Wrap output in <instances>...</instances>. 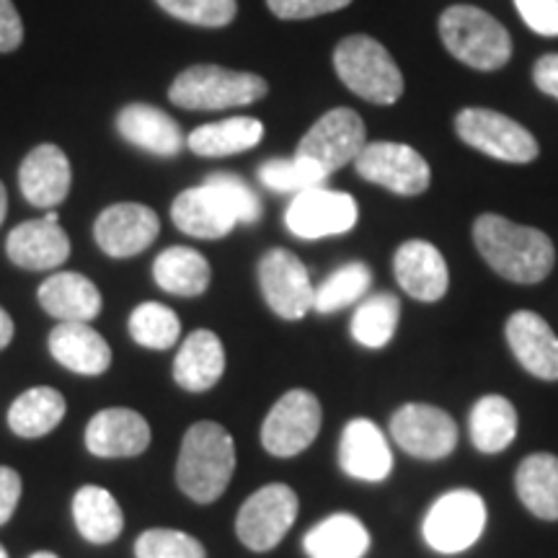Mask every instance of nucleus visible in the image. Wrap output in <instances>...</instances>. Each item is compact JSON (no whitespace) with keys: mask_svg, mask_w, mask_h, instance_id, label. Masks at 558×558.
<instances>
[{"mask_svg":"<svg viewBox=\"0 0 558 558\" xmlns=\"http://www.w3.org/2000/svg\"><path fill=\"white\" fill-rule=\"evenodd\" d=\"M367 145L365 122L354 109L339 107L326 111L298 143L295 156L316 163L326 177L339 171L341 166L354 163L362 148Z\"/></svg>","mask_w":558,"mask_h":558,"instance_id":"9d476101","label":"nucleus"},{"mask_svg":"<svg viewBox=\"0 0 558 558\" xmlns=\"http://www.w3.org/2000/svg\"><path fill=\"white\" fill-rule=\"evenodd\" d=\"M21 494H24V481L21 473L11 465H0V527L9 525L13 512L19 509Z\"/></svg>","mask_w":558,"mask_h":558,"instance_id":"37998d69","label":"nucleus"},{"mask_svg":"<svg viewBox=\"0 0 558 558\" xmlns=\"http://www.w3.org/2000/svg\"><path fill=\"white\" fill-rule=\"evenodd\" d=\"M5 213H9V194H5V186L0 184V226H3Z\"/></svg>","mask_w":558,"mask_h":558,"instance_id":"de8ad7c7","label":"nucleus"},{"mask_svg":"<svg viewBox=\"0 0 558 558\" xmlns=\"http://www.w3.org/2000/svg\"><path fill=\"white\" fill-rule=\"evenodd\" d=\"M73 522L83 541L109 546L122 535L124 512L109 488L86 484L73 497Z\"/></svg>","mask_w":558,"mask_h":558,"instance_id":"bb28decb","label":"nucleus"},{"mask_svg":"<svg viewBox=\"0 0 558 558\" xmlns=\"http://www.w3.org/2000/svg\"><path fill=\"white\" fill-rule=\"evenodd\" d=\"M354 169L369 184H378L401 197H416L427 192L432 181L429 163L422 153L411 145L390 143V140L367 143L354 160Z\"/></svg>","mask_w":558,"mask_h":558,"instance_id":"9b49d317","label":"nucleus"},{"mask_svg":"<svg viewBox=\"0 0 558 558\" xmlns=\"http://www.w3.org/2000/svg\"><path fill=\"white\" fill-rule=\"evenodd\" d=\"M117 130L135 148H143L153 156L173 158L184 150V132L173 117L163 109L148 107V104H130L117 117Z\"/></svg>","mask_w":558,"mask_h":558,"instance_id":"a878e982","label":"nucleus"},{"mask_svg":"<svg viewBox=\"0 0 558 558\" xmlns=\"http://www.w3.org/2000/svg\"><path fill=\"white\" fill-rule=\"evenodd\" d=\"M303 548L308 558H365L369 533L354 514H329L305 533Z\"/></svg>","mask_w":558,"mask_h":558,"instance_id":"cd10ccee","label":"nucleus"},{"mask_svg":"<svg viewBox=\"0 0 558 558\" xmlns=\"http://www.w3.org/2000/svg\"><path fill=\"white\" fill-rule=\"evenodd\" d=\"M264 124L254 117H230V120L202 124L186 137L192 153L205 158H222L246 153L262 143Z\"/></svg>","mask_w":558,"mask_h":558,"instance_id":"2f4dec72","label":"nucleus"},{"mask_svg":"<svg viewBox=\"0 0 558 558\" xmlns=\"http://www.w3.org/2000/svg\"><path fill=\"white\" fill-rule=\"evenodd\" d=\"M70 181H73V171H70L68 156L50 143L37 145L19 169L21 194L34 207H58L68 197Z\"/></svg>","mask_w":558,"mask_h":558,"instance_id":"5701e85b","label":"nucleus"},{"mask_svg":"<svg viewBox=\"0 0 558 558\" xmlns=\"http://www.w3.org/2000/svg\"><path fill=\"white\" fill-rule=\"evenodd\" d=\"M439 37L452 58L484 73L505 68L512 58L509 32L476 5H450L439 16Z\"/></svg>","mask_w":558,"mask_h":558,"instance_id":"7ed1b4c3","label":"nucleus"},{"mask_svg":"<svg viewBox=\"0 0 558 558\" xmlns=\"http://www.w3.org/2000/svg\"><path fill=\"white\" fill-rule=\"evenodd\" d=\"M171 220L181 233L205 241L226 239L239 226V218L228 202L207 184L181 192L171 205Z\"/></svg>","mask_w":558,"mask_h":558,"instance_id":"412c9836","label":"nucleus"},{"mask_svg":"<svg viewBox=\"0 0 558 558\" xmlns=\"http://www.w3.org/2000/svg\"><path fill=\"white\" fill-rule=\"evenodd\" d=\"M269 94L267 81L256 73H241L220 65H194L177 75L169 99L181 109L215 111L230 107H248Z\"/></svg>","mask_w":558,"mask_h":558,"instance_id":"39448f33","label":"nucleus"},{"mask_svg":"<svg viewBox=\"0 0 558 558\" xmlns=\"http://www.w3.org/2000/svg\"><path fill=\"white\" fill-rule=\"evenodd\" d=\"M0 558H11V556H9V550L3 548V543H0Z\"/></svg>","mask_w":558,"mask_h":558,"instance_id":"8fccbe9b","label":"nucleus"},{"mask_svg":"<svg viewBox=\"0 0 558 558\" xmlns=\"http://www.w3.org/2000/svg\"><path fill=\"white\" fill-rule=\"evenodd\" d=\"M339 465L347 476L378 484L393 471L390 445L380 427L369 418H352L339 439Z\"/></svg>","mask_w":558,"mask_h":558,"instance_id":"a211bd4d","label":"nucleus"},{"mask_svg":"<svg viewBox=\"0 0 558 558\" xmlns=\"http://www.w3.org/2000/svg\"><path fill=\"white\" fill-rule=\"evenodd\" d=\"M68 414V401L58 388L34 386L19 396L9 409V429L16 437H47L62 424Z\"/></svg>","mask_w":558,"mask_h":558,"instance_id":"c85d7f7f","label":"nucleus"},{"mask_svg":"<svg viewBox=\"0 0 558 558\" xmlns=\"http://www.w3.org/2000/svg\"><path fill=\"white\" fill-rule=\"evenodd\" d=\"M298 494L288 484H267L243 501L235 518V535L254 554L277 548L298 520Z\"/></svg>","mask_w":558,"mask_h":558,"instance_id":"6e6552de","label":"nucleus"},{"mask_svg":"<svg viewBox=\"0 0 558 558\" xmlns=\"http://www.w3.org/2000/svg\"><path fill=\"white\" fill-rule=\"evenodd\" d=\"M205 184L213 186V190L228 202V207L233 209L239 222L254 226V222L262 220L259 194L251 190V186L241 177H235V173H228V171L209 173V177L205 179Z\"/></svg>","mask_w":558,"mask_h":558,"instance_id":"ea45409f","label":"nucleus"},{"mask_svg":"<svg viewBox=\"0 0 558 558\" xmlns=\"http://www.w3.org/2000/svg\"><path fill=\"white\" fill-rule=\"evenodd\" d=\"M150 424L140 411L111 407L88 418L83 445L96 458H137L150 448Z\"/></svg>","mask_w":558,"mask_h":558,"instance_id":"dca6fc26","label":"nucleus"},{"mask_svg":"<svg viewBox=\"0 0 558 558\" xmlns=\"http://www.w3.org/2000/svg\"><path fill=\"white\" fill-rule=\"evenodd\" d=\"M486 527V505L471 488H456L442 494L429 507L422 522L424 541L442 556H456L476 546Z\"/></svg>","mask_w":558,"mask_h":558,"instance_id":"0eeeda50","label":"nucleus"},{"mask_svg":"<svg viewBox=\"0 0 558 558\" xmlns=\"http://www.w3.org/2000/svg\"><path fill=\"white\" fill-rule=\"evenodd\" d=\"M37 300L60 324H90L104 308L101 290L78 271H54L39 284Z\"/></svg>","mask_w":558,"mask_h":558,"instance_id":"4be33fe9","label":"nucleus"},{"mask_svg":"<svg viewBox=\"0 0 558 558\" xmlns=\"http://www.w3.org/2000/svg\"><path fill=\"white\" fill-rule=\"evenodd\" d=\"M324 411L311 390L295 388L282 393L262 424V445L275 458H295L316 442Z\"/></svg>","mask_w":558,"mask_h":558,"instance_id":"1a4fd4ad","label":"nucleus"},{"mask_svg":"<svg viewBox=\"0 0 558 558\" xmlns=\"http://www.w3.org/2000/svg\"><path fill=\"white\" fill-rule=\"evenodd\" d=\"M29 558H60V556L52 554V550H37V554H32Z\"/></svg>","mask_w":558,"mask_h":558,"instance_id":"09e8293b","label":"nucleus"},{"mask_svg":"<svg viewBox=\"0 0 558 558\" xmlns=\"http://www.w3.org/2000/svg\"><path fill=\"white\" fill-rule=\"evenodd\" d=\"M259 288L267 305L284 320H300L313 311V288L308 269L288 248H271L259 259Z\"/></svg>","mask_w":558,"mask_h":558,"instance_id":"ddd939ff","label":"nucleus"},{"mask_svg":"<svg viewBox=\"0 0 558 558\" xmlns=\"http://www.w3.org/2000/svg\"><path fill=\"white\" fill-rule=\"evenodd\" d=\"M226 373V347L209 329H197L184 339L173 360V380L186 393H207Z\"/></svg>","mask_w":558,"mask_h":558,"instance_id":"393cba45","label":"nucleus"},{"mask_svg":"<svg viewBox=\"0 0 558 558\" xmlns=\"http://www.w3.org/2000/svg\"><path fill=\"white\" fill-rule=\"evenodd\" d=\"M13 331H16V326H13V318L9 316V311L0 308V349H5L11 344Z\"/></svg>","mask_w":558,"mask_h":558,"instance_id":"49530a36","label":"nucleus"},{"mask_svg":"<svg viewBox=\"0 0 558 558\" xmlns=\"http://www.w3.org/2000/svg\"><path fill=\"white\" fill-rule=\"evenodd\" d=\"M329 179L311 160L292 156V158H271L259 166V181L267 190L279 194H300L305 190H316Z\"/></svg>","mask_w":558,"mask_h":558,"instance_id":"e433bc0d","label":"nucleus"},{"mask_svg":"<svg viewBox=\"0 0 558 558\" xmlns=\"http://www.w3.org/2000/svg\"><path fill=\"white\" fill-rule=\"evenodd\" d=\"M393 275L401 290L418 303H437L445 298L450 284V271L445 256L427 241L401 243L393 256Z\"/></svg>","mask_w":558,"mask_h":558,"instance_id":"6ab92c4d","label":"nucleus"},{"mask_svg":"<svg viewBox=\"0 0 558 558\" xmlns=\"http://www.w3.org/2000/svg\"><path fill=\"white\" fill-rule=\"evenodd\" d=\"M357 199L352 194L316 186V190L295 194L288 213H284V226L298 239L318 241L349 233L357 226Z\"/></svg>","mask_w":558,"mask_h":558,"instance_id":"f8f14e48","label":"nucleus"},{"mask_svg":"<svg viewBox=\"0 0 558 558\" xmlns=\"http://www.w3.org/2000/svg\"><path fill=\"white\" fill-rule=\"evenodd\" d=\"M533 81L538 90L558 101V52L543 54L533 68Z\"/></svg>","mask_w":558,"mask_h":558,"instance_id":"a18cd8bd","label":"nucleus"},{"mask_svg":"<svg viewBox=\"0 0 558 558\" xmlns=\"http://www.w3.org/2000/svg\"><path fill=\"white\" fill-rule=\"evenodd\" d=\"M156 3L173 19L194 26H209V29L228 26L239 13L235 0H156Z\"/></svg>","mask_w":558,"mask_h":558,"instance_id":"58836bf2","label":"nucleus"},{"mask_svg":"<svg viewBox=\"0 0 558 558\" xmlns=\"http://www.w3.org/2000/svg\"><path fill=\"white\" fill-rule=\"evenodd\" d=\"M514 9L541 37H558V0H514Z\"/></svg>","mask_w":558,"mask_h":558,"instance_id":"79ce46f5","label":"nucleus"},{"mask_svg":"<svg viewBox=\"0 0 558 558\" xmlns=\"http://www.w3.org/2000/svg\"><path fill=\"white\" fill-rule=\"evenodd\" d=\"M135 558H207V550L184 530L150 527L137 535Z\"/></svg>","mask_w":558,"mask_h":558,"instance_id":"4c0bfd02","label":"nucleus"},{"mask_svg":"<svg viewBox=\"0 0 558 558\" xmlns=\"http://www.w3.org/2000/svg\"><path fill=\"white\" fill-rule=\"evenodd\" d=\"M509 349L530 375L541 380H558V337L533 311L512 313L505 326Z\"/></svg>","mask_w":558,"mask_h":558,"instance_id":"aec40b11","label":"nucleus"},{"mask_svg":"<svg viewBox=\"0 0 558 558\" xmlns=\"http://www.w3.org/2000/svg\"><path fill=\"white\" fill-rule=\"evenodd\" d=\"M456 132L473 150L486 153L501 163H533L541 156L538 140L520 122L494 109L469 107L456 117Z\"/></svg>","mask_w":558,"mask_h":558,"instance_id":"423d86ee","label":"nucleus"},{"mask_svg":"<svg viewBox=\"0 0 558 558\" xmlns=\"http://www.w3.org/2000/svg\"><path fill=\"white\" fill-rule=\"evenodd\" d=\"M518 409L505 396H484L471 411V439L484 456H497L518 437Z\"/></svg>","mask_w":558,"mask_h":558,"instance_id":"473e14b6","label":"nucleus"},{"mask_svg":"<svg viewBox=\"0 0 558 558\" xmlns=\"http://www.w3.org/2000/svg\"><path fill=\"white\" fill-rule=\"evenodd\" d=\"M518 497L535 518L558 520V458L550 452H533L514 473Z\"/></svg>","mask_w":558,"mask_h":558,"instance_id":"c756f323","label":"nucleus"},{"mask_svg":"<svg viewBox=\"0 0 558 558\" xmlns=\"http://www.w3.org/2000/svg\"><path fill=\"white\" fill-rule=\"evenodd\" d=\"M399 316L401 300L390 295V292H378V295L360 303V308L354 311L352 316V324H349V331H352V339L357 341L360 347L383 349L396 337Z\"/></svg>","mask_w":558,"mask_h":558,"instance_id":"72a5a7b5","label":"nucleus"},{"mask_svg":"<svg viewBox=\"0 0 558 558\" xmlns=\"http://www.w3.org/2000/svg\"><path fill=\"white\" fill-rule=\"evenodd\" d=\"M235 473L233 435L218 422H197L181 439L177 484L197 505L218 501Z\"/></svg>","mask_w":558,"mask_h":558,"instance_id":"f03ea898","label":"nucleus"},{"mask_svg":"<svg viewBox=\"0 0 558 558\" xmlns=\"http://www.w3.org/2000/svg\"><path fill=\"white\" fill-rule=\"evenodd\" d=\"M333 68L339 81L360 99L378 107L396 104L403 94V75L393 54L367 34L344 37L333 50Z\"/></svg>","mask_w":558,"mask_h":558,"instance_id":"20e7f679","label":"nucleus"},{"mask_svg":"<svg viewBox=\"0 0 558 558\" xmlns=\"http://www.w3.org/2000/svg\"><path fill=\"white\" fill-rule=\"evenodd\" d=\"M52 360L75 375L96 378L111 367V347L90 324H58L47 339Z\"/></svg>","mask_w":558,"mask_h":558,"instance_id":"b1692460","label":"nucleus"},{"mask_svg":"<svg viewBox=\"0 0 558 558\" xmlns=\"http://www.w3.org/2000/svg\"><path fill=\"white\" fill-rule=\"evenodd\" d=\"M153 277L160 290L179 298H197L209 288V262L197 248L169 246L153 264Z\"/></svg>","mask_w":558,"mask_h":558,"instance_id":"7c9ffc66","label":"nucleus"},{"mask_svg":"<svg viewBox=\"0 0 558 558\" xmlns=\"http://www.w3.org/2000/svg\"><path fill=\"white\" fill-rule=\"evenodd\" d=\"M473 241L488 267L509 282L538 284L556 264L554 241L543 230L518 226L501 215H481L473 222Z\"/></svg>","mask_w":558,"mask_h":558,"instance_id":"f257e3e1","label":"nucleus"},{"mask_svg":"<svg viewBox=\"0 0 558 558\" xmlns=\"http://www.w3.org/2000/svg\"><path fill=\"white\" fill-rule=\"evenodd\" d=\"M160 233V220L156 209L137 202H120L109 205L96 218L94 239L104 254L111 259H130L143 254Z\"/></svg>","mask_w":558,"mask_h":558,"instance_id":"2eb2a0df","label":"nucleus"},{"mask_svg":"<svg viewBox=\"0 0 558 558\" xmlns=\"http://www.w3.org/2000/svg\"><path fill=\"white\" fill-rule=\"evenodd\" d=\"M24 41V24L13 0H0V52L19 50Z\"/></svg>","mask_w":558,"mask_h":558,"instance_id":"c03bdc74","label":"nucleus"},{"mask_svg":"<svg viewBox=\"0 0 558 558\" xmlns=\"http://www.w3.org/2000/svg\"><path fill=\"white\" fill-rule=\"evenodd\" d=\"M390 435L409 456L422 460L448 458L458 445V424L448 411L429 403H407L390 416Z\"/></svg>","mask_w":558,"mask_h":558,"instance_id":"4468645a","label":"nucleus"},{"mask_svg":"<svg viewBox=\"0 0 558 558\" xmlns=\"http://www.w3.org/2000/svg\"><path fill=\"white\" fill-rule=\"evenodd\" d=\"M128 329L135 344L153 349V352H166L181 339V320L163 303H140L130 313Z\"/></svg>","mask_w":558,"mask_h":558,"instance_id":"f704fd0d","label":"nucleus"},{"mask_svg":"<svg viewBox=\"0 0 558 558\" xmlns=\"http://www.w3.org/2000/svg\"><path fill=\"white\" fill-rule=\"evenodd\" d=\"M5 254L21 269L47 271L58 269L70 256V239L60 228V215L50 209L45 218L26 220L9 233Z\"/></svg>","mask_w":558,"mask_h":558,"instance_id":"f3484780","label":"nucleus"},{"mask_svg":"<svg viewBox=\"0 0 558 558\" xmlns=\"http://www.w3.org/2000/svg\"><path fill=\"white\" fill-rule=\"evenodd\" d=\"M369 284H373V271H369L367 264H344V267H339L331 277H326L324 282L318 284L316 298H313V311L324 313L326 316V313L349 308V305L357 303L360 298H365Z\"/></svg>","mask_w":558,"mask_h":558,"instance_id":"c9c22d12","label":"nucleus"},{"mask_svg":"<svg viewBox=\"0 0 558 558\" xmlns=\"http://www.w3.org/2000/svg\"><path fill=\"white\" fill-rule=\"evenodd\" d=\"M352 0H267L269 11L282 21H305L347 9Z\"/></svg>","mask_w":558,"mask_h":558,"instance_id":"a19ab883","label":"nucleus"}]
</instances>
